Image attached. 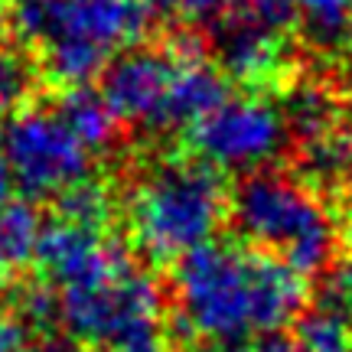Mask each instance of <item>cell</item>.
<instances>
[{
    "mask_svg": "<svg viewBox=\"0 0 352 352\" xmlns=\"http://www.w3.org/2000/svg\"><path fill=\"white\" fill-rule=\"evenodd\" d=\"M36 261L56 294V316L98 352H164V297L147 271L104 235L56 215Z\"/></svg>",
    "mask_w": 352,
    "mask_h": 352,
    "instance_id": "cell-1",
    "label": "cell"
},
{
    "mask_svg": "<svg viewBox=\"0 0 352 352\" xmlns=\"http://www.w3.org/2000/svg\"><path fill=\"white\" fill-rule=\"evenodd\" d=\"M176 323L215 346L284 329L303 310L307 284L284 261L235 241H209L176 264Z\"/></svg>",
    "mask_w": 352,
    "mask_h": 352,
    "instance_id": "cell-2",
    "label": "cell"
},
{
    "mask_svg": "<svg viewBox=\"0 0 352 352\" xmlns=\"http://www.w3.org/2000/svg\"><path fill=\"white\" fill-rule=\"evenodd\" d=\"M160 0H13L10 26L52 82L82 88L157 26Z\"/></svg>",
    "mask_w": 352,
    "mask_h": 352,
    "instance_id": "cell-3",
    "label": "cell"
},
{
    "mask_svg": "<svg viewBox=\"0 0 352 352\" xmlns=\"http://www.w3.org/2000/svg\"><path fill=\"white\" fill-rule=\"evenodd\" d=\"M101 98L124 124L153 134L192 127L226 98V82L196 39L134 46L104 69Z\"/></svg>",
    "mask_w": 352,
    "mask_h": 352,
    "instance_id": "cell-4",
    "label": "cell"
},
{
    "mask_svg": "<svg viewBox=\"0 0 352 352\" xmlns=\"http://www.w3.org/2000/svg\"><path fill=\"white\" fill-rule=\"evenodd\" d=\"M124 215L140 254L151 261H183L215 239L228 215V189L219 170L202 160H166L138 176Z\"/></svg>",
    "mask_w": 352,
    "mask_h": 352,
    "instance_id": "cell-5",
    "label": "cell"
},
{
    "mask_svg": "<svg viewBox=\"0 0 352 352\" xmlns=\"http://www.w3.org/2000/svg\"><path fill=\"white\" fill-rule=\"evenodd\" d=\"M228 215L245 239L297 274L323 271L336 254V219L314 189L284 173H252L228 199Z\"/></svg>",
    "mask_w": 352,
    "mask_h": 352,
    "instance_id": "cell-6",
    "label": "cell"
},
{
    "mask_svg": "<svg viewBox=\"0 0 352 352\" xmlns=\"http://www.w3.org/2000/svg\"><path fill=\"white\" fill-rule=\"evenodd\" d=\"M3 151L13 186L33 199H63L88 183L95 153L72 134L56 108H23L3 127Z\"/></svg>",
    "mask_w": 352,
    "mask_h": 352,
    "instance_id": "cell-7",
    "label": "cell"
},
{
    "mask_svg": "<svg viewBox=\"0 0 352 352\" xmlns=\"http://www.w3.org/2000/svg\"><path fill=\"white\" fill-rule=\"evenodd\" d=\"M287 114L261 95H226L189 127V144L212 170L261 173L287 147Z\"/></svg>",
    "mask_w": 352,
    "mask_h": 352,
    "instance_id": "cell-8",
    "label": "cell"
},
{
    "mask_svg": "<svg viewBox=\"0 0 352 352\" xmlns=\"http://www.w3.org/2000/svg\"><path fill=\"white\" fill-rule=\"evenodd\" d=\"M297 26L287 0H248L232 20L219 26V65L241 85H271L287 72V33Z\"/></svg>",
    "mask_w": 352,
    "mask_h": 352,
    "instance_id": "cell-9",
    "label": "cell"
},
{
    "mask_svg": "<svg viewBox=\"0 0 352 352\" xmlns=\"http://www.w3.org/2000/svg\"><path fill=\"white\" fill-rule=\"evenodd\" d=\"M56 111L65 124L72 127L82 144H85L91 153H104L111 151L114 144V131H118V118L111 114V108L104 104L98 91H88V88H69Z\"/></svg>",
    "mask_w": 352,
    "mask_h": 352,
    "instance_id": "cell-10",
    "label": "cell"
},
{
    "mask_svg": "<svg viewBox=\"0 0 352 352\" xmlns=\"http://www.w3.org/2000/svg\"><path fill=\"white\" fill-rule=\"evenodd\" d=\"M43 222L33 206L7 202L0 209V274H16L30 261H36Z\"/></svg>",
    "mask_w": 352,
    "mask_h": 352,
    "instance_id": "cell-11",
    "label": "cell"
},
{
    "mask_svg": "<svg viewBox=\"0 0 352 352\" xmlns=\"http://www.w3.org/2000/svg\"><path fill=\"white\" fill-rule=\"evenodd\" d=\"M294 20L320 50L340 46L352 26V0H287Z\"/></svg>",
    "mask_w": 352,
    "mask_h": 352,
    "instance_id": "cell-12",
    "label": "cell"
},
{
    "mask_svg": "<svg viewBox=\"0 0 352 352\" xmlns=\"http://www.w3.org/2000/svg\"><path fill=\"white\" fill-rule=\"evenodd\" d=\"M300 352H352V320L333 307H314L297 320V342Z\"/></svg>",
    "mask_w": 352,
    "mask_h": 352,
    "instance_id": "cell-13",
    "label": "cell"
},
{
    "mask_svg": "<svg viewBox=\"0 0 352 352\" xmlns=\"http://www.w3.org/2000/svg\"><path fill=\"white\" fill-rule=\"evenodd\" d=\"M310 166L316 176H323L329 183L349 179L352 176V134L329 127L327 134L310 140Z\"/></svg>",
    "mask_w": 352,
    "mask_h": 352,
    "instance_id": "cell-14",
    "label": "cell"
},
{
    "mask_svg": "<svg viewBox=\"0 0 352 352\" xmlns=\"http://www.w3.org/2000/svg\"><path fill=\"white\" fill-rule=\"evenodd\" d=\"M287 127H294L303 138H320L329 127H336L333 118V101L320 88H300L287 104Z\"/></svg>",
    "mask_w": 352,
    "mask_h": 352,
    "instance_id": "cell-15",
    "label": "cell"
},
{
    "mask_svg": "<svg viewBox=\"0 0 352 352\" xmlns=\"http://www.w3.org/2000/svg\"><path fill=\"white\" fill-rule=\"evenodd\" d=\"M59 215L78 226H91V228H104L108 215H111V196L108 189L98 183H82V186L69 189L63 199H59Z\"/></svg>",
    "mask_w": 352,
    "mask_h": 352,
    "instance_id": "cell-16",
    "label": "cell"
},
{
    "mask_svg": "<svg viewBox=\"0 0 352 352\" xmlns=\"http://www.w3.org/2000/svg\"><path fill=\"white\" fill-rule=\"evenodd\" d=\"M176 20L189 26H222L248 3V0H164Z\"/></svg>",
    "mask_w": 352,
    "mask_h": 352,
    "instance_id": "cell-17",
    "label": "cell"
},
{
    "mask_svg": "<svg viewBox=\"0 0 352 352\" xmlns=\"http://www.w3.org/2000/svg\"><path fill=\"white\" fill-rule=\"evenodd\" d=\"M30 76H26V65L13 56V52L0 50V108H7L13 101L23 98Z\"/></svg>",
    "mask_w": 352,
    "mask_h": 352,
    "instance_id": "cell-18",
    "label": "cell"
},
{
    "mask_svg": "<svg viewBox=\"0 0 352 352\" xmlns=\"http://www.w3.org/2000/svg\"><path fill=\"white\" fill-rule=\"evenodd\" d=\"M327 307L340 310L346 320H352V258L336 264V271L329 277V300Z\"/></svg>",
    "mask_w": 352,
    "mask_h": 352,
    "instance_id": "cell-19",
    "label": "cell"
},
{
    "mask_svg": "<svg viewBox=\"0 0 352 352\" xmlns=\"http://www.w3.org/2000/svg\"><path fill=\"white\" fill-rule=\"evenodd\" d=\"M23 314L33 320V323H43L46 327V320H59L56 316V294L52 287H33L23 294Z\"/></svg>",
    "mask_w": 352,
    "mask_h": 352,
    "instance_id": "cell-20",
    "label": "cell"
},
{
    "mask_svg": "<svg viewBox=\"0 0 352 352\" xmlns=\"http://www.w3.org/2000/svg\"><path fill=\"white\" fill-rule=\"evenodd\" d=\"M20 342H23V329L13 320L0 316V352H20Z\"/></svg>",
    "mask_w": 352,
    "mask_h": 352,
    "instance_id": "cell-21",
    "label": "cell"
},
{
    "mask_svg": "<svg viewBox=\"0 0 352 352\" xmlns=\"http://www.w3.org/2000/svg\"><path fill=\"white\" fill-rule=\"evenodd\" d=\"M10 189H13V176L7 166V151H3V124H0V209L10 202Z\"/></svg>",
    "mask_w": 352,
    "mask_h": 352,
    "instance_id": "cell-22",
    "label": "cell"
},
{
    "mask_svg": "<svg viewBox=\"0 0 352 352\" xmlns=\"http://www.w3.org/2000/svg\"><path fill=\"white\" fill-rule=\"evenodd\" d=\"M228 352H300L294 342L287 340H277V336H271V340H261L258 346H248V349H228Z\"/></svg>",
    "mask_w": 352,
    "mask_h": 352,
    "instance_id": "cell-23",
    "label": "cell"
},
{
    "mask_svg": "<svg viewBox=\"0 0 352 352\" xmlns=\"http://www.w3.org/2000/svg\"><path fill=\"white\" fill-rule=\"evenodd\" d=\"M33 352H82V349H78L76 340H46L39 342Z\"/></svg>",
    "mask_w": 352,
    "mask_h": 352,
    "instance_id": "cell-24",
    "label": "cell"
},
{
    "mask_svg": "<svg viewBox=\"0 0 352 352\" xmlns=\"http://www.w3.org/2000/svg\"><path fill=\"white\" fill-rule=\"evenodd\" d=\"M346 72H349V82H352V39H349V52H346Z\"/></svg>",
    "mask_w": 352,
    "mask_h": 352,
    "instance_id": "cell-25",
    "label": "cell"
},
{
    "mask_svg": "<svg viewBox=\"0 0 352 352\" xmlns=\"http://www.w3.org/2000/svg\"><path fill=\"white\" fill-rule=\"evenodd\" d=\"M0 30H3V10H0Z\"/></svg>",
    "mask_w": 352,
    "mask_h": 352,
    "instance_id": "cell-26",
    "label": "cell"
}]
</instances>
